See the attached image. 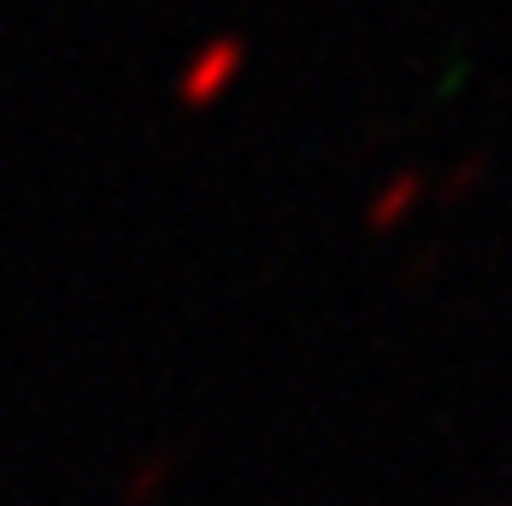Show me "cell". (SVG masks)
Instances as JSON below:
<instances>
[{"label": "cell", "instance_id": "1", "mask_svg": "<svg viewBox=\"0 0 512 506\" xmlns=\"http://www.w3.org/2000/svg\"><path fill=\"white\" fill-rule=\"evenodd\" d=\"M248 59H254L248 36H236V30L206 36L201 48H189V59L177 65V77H171V101L183 106V112H212V106L248 77Z\"/></svg>", "mask_w": 512, "mask_h": 506}, {"label": "cell", "instance_id": "2", "mask_svg": "<svg viewBox=\"0 0 512 506\" xmlns=\"http://www.w3.org/2000/svg\"><path fill=\"white\" fill-rule=\"evenodd\" d=\"M418 201H424V171H418V165L389 171V177L377 183L371 206H365V230H377V236H383V230H395V224H401Z\"/></svg>", "mask_w": 512, "mask_h": 506}, {"label": "cell", "instance_id": "3", "mask_svg": "<svg viewBox=\"0 0 512 506\" xmlns=\"http://www.w3.org/2000/svg\"><path fill=\"white\" fill-rule=\"evenodd\" d=\"M489 165H495V159H489L483 148L460 153V159H454V165H448V171L436 177V195H442V201H465L471 189H483V177H489Z\"/></svg>", "mask_w": 512, "mask_h": 506}]
</instances>
